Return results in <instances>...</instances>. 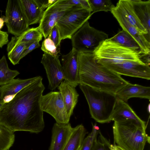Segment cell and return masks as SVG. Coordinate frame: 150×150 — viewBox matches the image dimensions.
<instances>
[{"label": "cell", "instance_id": "1", "mask_svg": "<svg viewBox=\"0 0 150 150\" xmlns=\"http://www.w3.org/2000/svg\"><path fill=\"white\" fill-rule=\"evenodd\" d=\"M42 78L25 87L0 109V124L11 131L38 133L45 127L40 101L45 87Z\"/></svg>", "mask_w": 150, "mask_h": 150}, {"label": "cell", "instance_id": "2", "mask_svg": "<svg viewBox=\"0 0 150 150\" xmlns=\"http://www.w3.org/2000/svg\"><path fill=\"white\" fill-rule=\"evenodd\" d=\"M79 60V84L115 94L129 83L120 75L97 62L93 53L80 52Z\"/></svg>", "mask_w": 150, "mask_h": 150}, {"label": "cell", "instance_id": "3", "mask_svg": "<svg viewBox=\"0 0 150 150\" xmlns=\"http://www.w3.org/2000/svg\"><path fill=\"white\" fill-rule=\"evenodd\" d=\"M114 143L123 150H144L150 137L146 127L135 122H114L113 127Z\"/></svg>", "mask_w": 150, "mask_h": 150}, {"label": "cell", "instance_id": "4", "mask_svg": "<svg viewBox=\"0 0 150 150\" xmlns=\"http://www.w3.org/2000/svg\"><path fill=\"white\" fill-rule=\"evenodd\" d=\"M89 106L91 117L101 123L109 122L117 99L115 94L100 91L80 84Z\"/></svg>", "mask_w": 150, "mask_h": 150}, {"label": "cell", "instance_id": "5", "mask_svg": "<svg viewBox=\"0 0 150 150\" xmlns=\"http://www.w3.org/2000/svg\"><path fill=\"white\" fill-rule=\"evenodd\" d=\"M97 62L102 64L134 62L145 64L139 51L124 47L108 38L102 42L93 52Z\"/></svg>", "mask_w": 150, "mask_h": 150}, {"label": "cell", "instance_id": "6", "mask_svg": "<svg viewBox=\"0 0 150 150\" xmlns=\"http://www.w3.org/2000/svg\"><path fill=\"white\" fill-rule=\"evenodd\" d=\"M108 37L106 33L91 26L87 21L73 35L71 39L72 47L79 52L93 53L100 44Z\"/></svg>", "mask_w": 150, "mask_h": 150}, {"label": "cell", "instance_id": "7", "mask_svg": "<svg viewBox=\"0 0 150 150\" xmlns=\"http://www.w3.org/2000/svg\"><path fill=\"white\" fill-rule=\"evenodd\" d=\"M93 14L91 11L79 6L75 7L66 13L56 24L61 40L71 39Z\"/></svg>", "mask_w": 150, "mask_h": 150}, {"label": "cell", "instance_id": "8", "mask_svg": "<svg viewBox=\"0 0 150 150\" xmlns=\"http://www.w3.org/2000/svg\"><path fill=\"white\" fill-rule=\"evenodd\" d=\"M5 15V23L8 31L14 36H18L29 28L20 0L8 1Z\"/></svg>", "mask_w": 150, "mask_h": 150}, {"label": "cell", "instance_id": "9", "mask_svg": "<svg viewBox=\"0 0 150 150\" xmlns=\"http://www.w3.org/2000/svg\"><path fill=\"white\" fill-rule=\"evenodd\" d=\"M41 109L51 115L56 123L66 124L70 118L68 116L63 99L59 91H51L42 95L40 101Z\"/></svg>", "mask_w": 150, "mask_h": 150}, {"label": "cell", "instance_id": "10", "mask_svg": "<svg viewBox=\"0 0 150 150\" xmlns=\"http://www.w3.org/2000/svg\"><path fill=\"white\" fill-rule=\"evenodd\" d=\"M76 6L62 3L58 0L46 8L38 26L44 38L47 37L52 28L66 13Z\"/></svg>", "mask_w": 150, "mask_h": 150}, {"label": "cell", "instance_id": "11", "mask_svg": "<svg viewBox=\"0 0 150 150\" xmlns=\"http://www.w3.org/2000/svg\"><path fill=\"white\" fill-rule=\"evenodd\" d=\"M59 57L53 56L44 52L41 61L48 80V88L51 91L55 90L64 79V71Z\"/></svg>", "mask_w": 150, "mask_h": 150}, {"label": "cell", "instance_id": "12", "mask_svg": "<svg viewBox=\"0 0 150 150\" xmlns=\"http://www.w3.org/2000/svg\"><path fill=\"white\" fill-rule=\"evenodd\" d=\"M113 71L121 75L150 79L149 66L139 62H127L116 64H102Z\"/></svg>", "mask_w": 150, "mask_h": 150}, {"label": "cell", "instance_id": "13", "mask_svg": "<svg viewBox=\"0 0 150 150\" xmlns=\"http://www.w3.org/2000/svg\"><path fill=\"white\" fill-rule=\"evenodd\" d=\"M79 52L74 48L69 53L61 58L64 80L76 87L79 84Z\"/></svg>", "mask_w": 150, "mask_h": 150}, {"label": "cell", "instance_id": "14", "mask_svg": "<svg viewBox=\"0 0 150 150\" xmlns=\"http://www.w3.org/2000/svg\"><path fill=\"white\" fill-rule=\"evenodd\" d=\"M110 12L122 30L130 35L137 42L142 56L150 55V42L147 40L145 36L141 34L135 27L131 25L115 7L112 9Z\"/></svg>", "mask_w": 150, "mask_h": 150}, {"label": "cell", "instance_id": "15", "mask_svg": "<svg viewBox=\"0 0 150 150\" xmlns=\"http://www.w3.org/2000/svg\"><path fill=\"white\" fill-rule=\"evenodd\" d=\"M114 122L132 121L146 127V122L141 119L127 102L117 98L110 117Z\"/></svg>", "mask_w": 150, "mask_h": 150}, {"label": "cell", "instance_id": "16", "mask_svg": "<svg viewBox=\"0 0 150 150\" xmlns=\"http://www.w3.org/2000/svg\"><path fill=\"white\" fill-rule=\"evenodd\" d=\"M73 129V128L69 122L66 124L54 123L52 129L51 141L49 150H62Z\"/></svg>", "mask_w": 150, "mask_h": 150}, {"label": "cell", "instance_id": "17", "mask_svg": "<svg viewBox=\"0 0 150 150\" xmlns=\"http://www.w3.org/2000/svg\"><path fill=\"white\" fill-rule=\"evenodd\" d=\"M115 7L131 25L135 27L141 34L144 35L150 42L147 32L136 15L130 0H120Z\"/></svg>", "mask_w": 150, "mask_h": 150}, {"label": "cell", "instance_id": "18", "mask_svg": "<svg viewBox=\"0 0 150 150\" xmlns=\"http://www.w3.org/2000/svg\"><path fill=\"white\" fill-rule=\"evenodd\" d=\"M38 76L27 79H14L11 82L0 86L1 96L4 102L11 100L21 90L40 77Z\"/></svg>", "mask_w": 150, "mask_h": 150}, {"label": "cell", "instance_id": "19", "mask_svg": "<svg viewBox=\"0 0 150 150\" xmlns=\"http://www.w3.org/2000/svg\"><path fill=\"white\" fill-rule=\"evenodd\" d=\"M117 98L127 102L133 97L150 99V87L130 83L118 90L115 93Z\"/></svg>", "mask_w": 150, "mask_h": 150}, {"label": "cell", "instance_id": "20", "mask_svg": "<svg viewBox=\"0 0 150 150\" xmlns=\"http://www.w3.org/2000/svg\"><path fill=\"white\" fill-rule=\"evenodd\" d=\"M62 96L68 116L70 118L78 102L79 94L75 87L64 80L58 87Z\"/></svg>", "mask_w": 150, "mask_h": 150}, {"label": "cell", "instance_id": "21", "mask_svg": "<svg viewBox=\"0 0 150 150\" xmlns=\"http://www.w3.org/2000/svg\"><path fill=\"white\" fill-rule=\"evenodd\" d=\"M43 35L38 27L29 28L18 36H14L11 38L8 43L7 51L8 52L15 46L23 43L33 42L36 40H42Z\"/></svg>", "mask_w": 150, "mask_h": 150}, {"label": "cell", "instance_id": "22", "mask_svg": "<svg viewBox=\"0 0 150 150\" xmlns=\"http://www.w3.org/2000/svg\"><path fill=\"white\" fill-rule=\"evenodd\" d=\"M20 1L28 26L39 23L44 11L41 9L36 0H20Z\"/></svg>", "mask_w": 150, "mask_h": 150}, {"label": "cell", "instance_id": "23", "mask_svg": "<svg viewBox=\"0 0 150 150\" xmlns=\"http://www.w3.org/2000/svg\"><path fill=\"white\" fill-rule=\"evenodd\" d=\"M135 12L150 39V0H130Z\"/></svg>", "mask_w": 150, "mask_h": 150}, {"label": "cell", "instance_id": "24", "mask_svg": "<svg viewBox=\"0 0 150 150\" xmlns=\"http://www.w3.org/2000/svg\"><path fill=\"white\" fill-rule=\"evenodd\" d=\"M86 134L82 124L73 128L72 133L62 150H80Z\"/></svg>", "mask_w": 150, "mask_h": 150}, {"label": "cell", "instance_id": "25", "mask_svg": "<svg viewBox=\"0 0 150 150\" xmlns=\"http://www.w3.org/2000/svg\"><path fill=\"white\" fill-rule=\"evenodd\" d=\"M20 74L16 70H12L8 67L5 56L0 59V86L11 82Z\"/></svg>", "mask_w": 150, "mask_h": 150}, {"label": "cell", "instance_id": "26", "mask_svg": "<svg viewBox=\"0 0 150 150\" xmlns=\"http://www.w3.org/2000/svg\"><path fill=\"white\" fill-rule=\"evenodd\" d=\"M109 39L124 47L140 51L139 46L135 40L128 33L123 30Z\"/></svg>", "mask_w": 150, "mask_h": 150}, {"label": "cell", "instance_id": "27", "mask_svg": "<svg viewBox=\"0 0 150 150\" xmlns=\"http://www.w3.org/2000/svg\"><path fill=\"white\" fill-rule=\"evenodd\" d=\"M14 132L0 124V150H8L15 140Z\"/></svg>", "mask_w": 150, "mask_h": 150}, {"label": "cell", "instance_id": "28", "mask_svg": "<svg viewBox=\"0 0 150 150\" xmlns=\"http://www.w3.org/2000/svg\"><path fill=\"white\" fill-rule=\"evenodd\" d=\"M34 42L23 43L17 45L8 52V58L13 64L15 65L19 63L22 59V56L24 51Z\"/></svg>", "mask_w": 150, "mask_h": 150}, {"label": "cell", "instance_id": "29", "mask_svg": "<svg viewBox=\"0 0 150 150\" xmlns=\"http://www.w3.org/2000/svg\"><path fill=\"white\" fill-rule=\"evenodd\" d=\"M92 13L100 11H111L115 6L110 0H88Z\"/></svg>", "mask_w": 150, "mask_h": 150}, {"label": "cell", "instance_id": "30", "mask_svg": "<svg viewBox=\"0 0 150 150\" xmlns=\"http://www.w3.org/2000/svg\"><path fill=\"white\" fill-rule=\"evenodd\" d=\"M99 132V127L96 124H92L91 132L84 138L80 150H91L93 142L97 138Z\"/></svg>", "mask_w": 150, "mask_h": 150}, {"label": "cell", "instance_id": "31", "mask_svg": "<svg viewBox=\"0 0 150 150\" xmlns=\"http://www.w3.org/2000/svg\"><path fill=\"white\" fill-rule=\"evenodd\" d=\"M98 138L95 140L91 150H112V145L100 131Z\"/></svg>", "mask_w": 150, "mask_h": 150}, {"label": "cell", "instance_id": "32", "mask_svg": "<svg viewBox=\"0 0 150 150\" xmlns=\"http://www.w3.org/2000/svg\"><path fill=\"white\" fill-rule=\"evenodd\" d=\"M41 49L44 53L51 56L56 57L59 56L58 54L60 50L55 45L54 42L48 37L45 38L43 41Z\"/></svg>", "mask_w": 150, "mask_h": 150}, {"label": "cell", "instance_id": "33", "mask_svg": "<svg viewBox=\"0 0 150 150\" xmlns=\"http://www.w3.org/2000/svg\"><path fill=\"white\" fill-rule=\"evenodd\" d=\"M60 1L64 4L81 7L92 12L88 0H60Z\"/></svg>", "mask_w": 150, "mask_h": 150}, {"label": "cell", "instance_id": "34", "mask_svg": "<svg viewBox=\"0 0 150 150\" xmlns=\"http://www.w3.org/2000/svg\"><path fill=\"white\" fill-rule=\"evenodd\" d=\"M47 37L54 42L57 48L60 50L61 40L59 31L56 25L51 30Z\"/></svg>", "mask_w": 150, "mask_h": 150}, {"label": "cell", "instance_id": "35", "mask_svg": "<svg viewBox=\"0 0 150 150\" xmlns=\"http://www.w3.org/2000/svg\"><path fill=\"white\" fill-rule=\"evenodd\" d=\"M58 0H38L36 1L41 10H44L54 4Z\"/></svg>", "mask_w": 150, "mask_h": 150}, {"label": "cell", "instance_id": "36", "mask_svg": "<svg viewBox=\"0 0 150 150\" xmlns=\"http://www.w3.org/2000/svg\"><path fill=\"white\" fill-rule=\"evenodd\" d=\"M40 42L39 40H36L32 43L26 48L23 52L22 56V59L33 50L39 47L40 46Z\"/></svg>", "mask_w": 150, "mask_h": 150}, {"label": "cell", "instance_id": "37", "mask_svg": "<svg viewBox=\"0 0 150 150\" xmlns=\"http://www.w3.org/2000/svg\"><path fill=\"white\" fill-rule=\"evenodd\" d=\"M8 42V34L7 32L0 31V48L6 44Z\"/></svg>", "mask_w": 150, "mask_h": 150}, {"label": "cell", "instance_id": "38", "mask_svg": "<svg viewBox=\"0 0 150 150\" xmlns=\"http://www.w3.org/2000/svg\"><path fill=\"white\" fill-rule=\"evenodd\" d=\"M5 22L4 16L0 17V31L3 27L4 23Z\"/></svg>", "mask_w": 150, "mask_h": 150}, {"label": "cell", "instance_id": "39", "mask_svg": "<svg viewBox=\"0 0 150 150\" xmlns=\"http://www.w3.org/2000/svg\"><path fill=\"white\" fill-rule=\"evenodd\" d=\"M112 150H117L116 145L115 143H114V144L112 145Z\"/></svg>", "mask_w": 150, "mask_h": 150}, {"label": "cell", "instance_id": "40", "mask_svg": "<svg viewBox=\"0 0 150 150\" xmlns=\"http://www.w3.org/2000/svg\"><path fill=\"white\" fill-rule=\"evenodd\" d=\"M4 103V102H0V109L3 106Z\"/></svg>", "mask_w": 150, "mask_h": 150}, {"label": "cell", "instance_id": "41", "mask_svg": "<svg viewBox=\"0 0 150 150\" xmlns=\"http://www.w3.org/2000/svg\"><path fill=\"white\" fill-rule=\"evenodd\" d=\"M116 149L117 150H123L121 148L119 147L116 146Z\"/></svg>", "mask_w": 150, "mask_h": 150}, {"label": "cell", "instance_id": "42", "mask_svg": "<svg viewBox=\"0 0 150 150\" xmlns=\"http://www.w3.org/2000/svg\"><path fill=\"white\" fill-rule=\"evenodd\" d=\"M147 110L148 111L149 113L150 112V104H149L147 107Z\"/></svg>", "mask_w": 150, "mask_h": 150}, {"label": "cell", "instance_id": "43", "mask_svg": "<svg viewBox=\"0 0 150 150\" xmlns=\"http://www.w3.org/2000/svg\"><path fill=\"white\" fill-rule=\"evenodd\" d=\"M4 102L3 99H2L1 96V94L0 92V102Z\"/></svg>", "mask_w": 150, "mask_h": 150}]
</instances>
